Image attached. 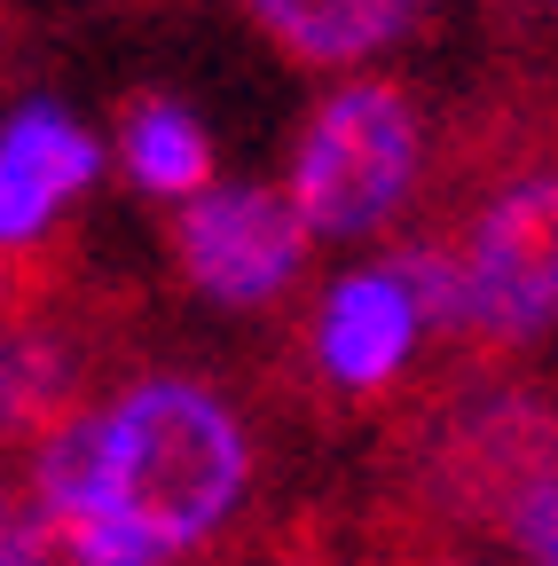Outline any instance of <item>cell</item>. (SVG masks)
<instances>
[{
  "label": "cell",
  "mask_w": 558,
  "mask_h": 566,
  "mask_svg": "<svg viewBox=\"0 0 558 566\" xmlns=\"http://www.w3.org/2000/svg\"><path fill=\"white\" fill-rule=\"evenodd\" d=\"M252 488V433L204 378L150 370L95 409V504L158 558L204 551Z\"/></svg>",
  "instance_id": "1"
},
{
  "label": "cell",
  "mask_w": 558,
  "mask_h": 566,
  "mask_svg": "<svg viewBox=\"0 0 558 566\" xmlns=\"http://www.w3.org/2000/svg\"><path fill=\"white\" fill-rule=\"evenodd\" d=\"M393 268L425 300V323L480 346L512 354L558 323V174H519L487 197L464 237L401 244Z\"/></svg>",
  "instance_id": "2"
},
{
  "label": "cell",
  "mask_w": 558,
  "mask_h": 566,
  "mask_svg": "<svg viewBox=\"0 0 558 566\" xmlns=\"http://www.w3.org/2000/svg\"><path fill=\"white\" fill-rule=\"evenodd\" d=\"M417 166H425L417 103L393 80H355V87H330L307 111L284 189L315 237H370L417 189Z\"/></svg>",
  "instance_id": "3"
},
{
  "label": "cell",
  "mask_w": 558,
  "mask_h": 566,
  "mask_svg": "<svg viewBox=\"0 0 558 566\" xmlns=\"http://www.w3.org/2000/svg\"><path fill=\"white\" fill-rule=\"evenodd\" d=\"M550 457H558V401L527 386H480L456 409H441L433 433L417 441V488L433 512L496 527Z\"/></svg>",
  "instance_id": "4"
},
{
  "label": "cell",
  "mask_w": 558,
  "mask_h": 566,
  "mask_svg": "<svg viewBox=\"0 0 558 566\" xmlns=\"http://www.w3.org/2000/svg\"><path fill=\"white\" fill-rule=\"evenodd\" d=\"M307 244H315V229L299 221L292 189H260V181H213L173 212V260L221 307L284 300L307 268Z\"/></svg>",
  "instance_id": "5"
},
{
  "label": "cell",
  "mask_w": 558,
  "mask_h": 566,
  "mask_svg": "<svg viewBox=\"0 0 558 566\" xmlns=\"http://www.w3.org/2000/svg\"><path fill=\"white\" fill-rule=\"evenodd\" d=\"M425 300L409 292V275L386 260V268H355L338 275L323 307H315V370L338 386V394H378L409 370L417 338H425Z\"/></svg>",
  "instance_id": "6"
},
{
  "label": "cell",
  "mask_w": 558,
  "mask_h": 566,
  "mask_svg": "<svg viewBox=\"0 0 558 566\" xmlns=\"http://www.w3.org/2000/svg\"><path fill=\"white\" fill-rule=\"evenodd\" d=\"M103 174L95 134L55 111V103H24L9 126H0V244H40L48 221L72 205L87 181Z\"/></svg>",
  "instance_id": "7"
},
{
  "label": "cell",
  "mask_w": 558,
  "mask_h": 566,
  "mask_svg": "<svg viewBox=\"0 0 558 566\" xmlns=\"http://www.w3.org/2000/svg\"><path fill=\"white\" fill-rule=\"evenodd\" d=\"M80 417H95L80 338L63 323H48V315H17L0 331V449L40 457L55 433H72Z\"/></svg>",
  "instance_id": "8"
},
{
  "label": "cell",
  "mask_w": 558,
  "mask_h": 566,
  "mask_svg": "<svg viewBox=\"0 0 558 566\" xmlns=\"http://www.w3.org/2000/svg\"><path fill=\"white\" fill-rule=\"evenodd\" d=\"M244 9L299 71H355L417 24V0H244Z\"/></svg>",
  "instance_id": "9"
},
{
  "label": "cell",
  "mask_w": 558,
  "mask_h": 566,
  "mask_svg": "<svg viewBox=\"0 0 558 566\" xmlns=\"http://www.w3.org/2000/svg\"><path fill=\"white\" fill-rule=\"evenodd\" d=\"M0 566H166V558L103 504H48V495H32L9 527V543H0Z\"/></svg>",
  "instance_id": "10"
},
{
  "label": "cell",
  "mask_w": 558,
  "mask_h": 566,
  "mask_svg": "<svg viewBox=\"0 0 558 566\" xmlns=\"http://www.w3.org/2000/svg\"><path fill=\"white\" fill-rule=\"evenodd\" d=\"M118 150H126L134 189H150V197L189 205V197L213 189V134L173 95H134L126 118H118Z\"/></svg>",
  "instance_id": "11"
},
{
  "label": "cell",
  "mask_w": 558,
  "mask_h": 566,
  "mask_svg": "<svg viewBox=\"0 0 558 566\" xmlns=\"http://www.w3.org/2000/svg\"><path fill=\"white\" fill-rule=\"evenodd\" d=\"M496 535L512 543L519 566H558V457L512 495V512L496 520Z\"/></svg>",
  "instance_id": "12"
},
{
  "label": "cell",
  "mask_w": 558,
  "mask_h": 566,
  "mask_svg": "<svg viewBox=\"0 0 558 566\" xmlns=\"http://www.w3.org/2000/svg\"><path fill=\"white\" fill-rule=\"evenodd\" d=\"M32 292H40V275L17 244H0V331H9L17 315H32Z\"/></svg>",
  "instance_id": "13"
},
{
  "label": "cell",
  "mask_w": 558,
  "mask_h": 566,
  "mask_svg": "<svg viewBox=\"0 0 558 566\" xmlns=\"http://www.w3.org/2000/svg\"><path fill=\"white\" fill-rule=\"evenodd\" d=\"M267 566H338V558H330V551H323L315 535H284V543H275V558H267Z\"/></svg>",
  "instance_id": "14"
},
{
  "label": "cell",
  "mask_w": 558,
  "mask_h": 566,
  "mask_svg": "<svg viewBox=\"0 0 558 566\" xmlns=\"http://www.w3.org/2000/svg\"><path fill=\"white\" fill-rule=\"evenodd\" d=\"M17 512H24V504H17V488H9V472H0V543H9V527H17Z\"/></svg>",
  "instance_id": "15"
}]
</instances>
